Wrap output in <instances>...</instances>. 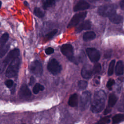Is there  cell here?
Wrapping results in <instances>:
<instances>
[{
	"label": "cell",
	"mask_w": 124,
	"mask_h": 124,
	"mask_svg": "<svg viewBox=\"0 0 124 124\" xmlns=\"http://www.w3.org/2000/svg\"><path fill=\"white\" fill-rule=\"evenodd\" d=\"M90 7V4L84 0H79V1L75 5L74 7L75 12L83 11L88 9Z\"/></svg>",
	"instance_id": "13"
},
{
	"label": "cell",
	"mask_w": 124,
	"mask_h": 124,
	"mask_svg": "<svg viewBox=\"0 0 124 124\" xmlns=\"http://www.w3.org/2000/svg\"><path fill=\"white\" fill-rule=\"evenodd\" d=\"M44 90V86L41 85L40 83H37L34 85V87L33 88L32 91L34 94H37L40 91H43Z\"/></svg>",
	"instance_id": "23"
},
{
	"label": "cell",
	"mask_w": 124,
	"mask_h": 124,
	"mask_svg": "<svg viewBox=\"0 0 124 124\" xmlns=\"http://www.w3.org/2000/svg\"><path fill=\"white\" fill-rule=\"evenodd\" d=\"M111 53H112V50L111 49H108L106 50L104 53V57L106 59L110 58L111 56Z\"/></svg>",
	"instance_id": "34"
},
{
	"label": "cell",
	"mask_w": 124,
	"mask_h": 124,
	"mask_svg": "<svg viewBox=\"0 0 124 124\" xmlns=\"http://www.w3.org/2000/svg\"><path fill=\"white\" fill-rule=\"evenodd\" d=\"M124 65L122 61H119L116 65L115 67V74L117 76L122 75L124 73Z\"/></svg>",
	"instance_id": "15"
},
{
	"label": "cell",
	"mask_w": 124,
	"mask_h": 124,
	"mask_svg": "<svg viewBox=\"0 0 124 124\" xmlns=\"http://www.w3.org/2000/svg\"><path fill=\"white\" fill-rule=\"evenodd\" d=\"M93 74V68L89 64H85L81 70V75L84 79H89Z\"/></svg>",
	"instance_id": "11"
},
{
	"label": "cell",
	"mask_w": 124,
	"mask_h": 124,
	"mask_svg": "<svg viewBox=\"0 0 124 124\" xmlns=\"http://www.w3.org/2000/svg\"><path fill=\"white\" fill-rule=\"evenodd\" d=\"M47 68L52 75H56L60 73L62 67L60 63L55 59H52L48 62Z\"/></svg>",
	"instance_id": "7"
},
{
	"label": "cell",
	"mask_w": 124,
	"mask_h": 124,
	"mask_svg": "<svg viewBox=\"0 0 124 124\" xmlns=\"http://www.w3.org/2000/svg\"><path fill=\"white\" fill-rule=\"evenodd\" d=\"M19 55V50L17 48H15L13 49L12 50L10 51L6 57L4 59L2 62L1 63L0 66V69H1V72H2V71L4 70L6 66L8 64H9L10 62H11L13 60H14L15 58L18 57Z\"/></svg>",
	"instance_id": "4"
},
{
	"label": "cell",
	"mask_w": 124,
	"mask_h": 124,
	"mask_svg": "<svg viewBox=\"0 0 124 124\" xmlns=\"http://www.w3.org/2000/svg\"><path fill=\"white\" fill-rule=\"evenodd\" d=\"M91 28V23L89 20L82 22L76 29V32H79L82 30H88Z\"/></svg>",
	"instance_id": "14"
},
{
	"label": "cell",
	"mask_w": 124,
	"mask_h": 124,
	"mask_svg": "<svg viewBox=\"0 0 124 124\" xmlns=\"http://www.w3.org/2000/svg\"><path fill=\"white\" fill-rule=\"evenodd\" d=\"M87 12H80L75 14L73 17L72 18L71 20L69 22L67 28H71L77 25L81 20L84 19V18L86 16Z\"/></svg>",
	"instance_id": "9"
},
{
	"label": "cell",
	"mask_w": 124,
	"mask_h": 124,
	"mask_svg": "<svg viewBox=\"0 0 124 124\" xmlns=\"http://www.w3.org/2000/svg\"><path fill=\"white\" fill-rule=\"evenodd\" d=\"M91 94L88 91H85L82 93L80 97L79 108L81 111L86 110L91 103Z\"/></svg>",
	"instance_id": "5"
},
{
	"label": "cell",
	"mask_w": 124,
	"mask_h": 124,
	"mask_svg": "<svg viewBox=\"0 0 124 124\" xmlns=\"http://www.w3.org/2000/svg\"><path fill=\"white\" fill-rule=\"evenodd\" d=\"M34 79H34V78L33 76H32V77H31L30 80V82H29V85H32L34 83V81H35V80H34Z\"/></svg>",
	"instance_id": "37"
},
{
	"label": "cell",
	"mask_w": 124,
	"mask_h": 124,
	"mask_svg": "<svg viewBox=\"0 0 124 124\" xmlns=\"http://www.w3.org/2000/svg\"><path fill=\"white\" fill-rule=\"evenodd\" d=\"M57 0H46L43 5V7L44 9H47L54 6Z\"/></svg>",
	"instance_id": "20"
},
{
	"label": "cell",
	"mask_w": 124,
	"mask_h": 124,
	"mask_svg": "<svg viewBox=\"0 0 124 124\" xmlns=\"http://www.w3.org/2000/svg\"><path fill=\"white\" fill-rule=\"evenodd\" d=\"M34 14L36 16L40 18L43 17L44 16V13L40 8L38 7H36L34 8Z\"/></svg>",
	"instance_id": "25"
},
{
	"label": "cell",
	"mask_w": 124,
	"mask_h": 124,
	"mask_svg": "<svg viewBox=\"0 0 124 124\" xmlns=\"http://www.w3.org/2000/svg\"><path fill=\"white\" fill-rule=\"evenodd\" d=\"M110 116H107L102 118L97 122L99 124H107L110 122Z\"/></svg>",
	"instance_id": "27"
},
{
	"label": "cell",
	"mask_w": 124,
	"mask_h": 124,
	"mask_svg": "<svg viewBox=\"0 0 124 124\" xmlns=\"http://www.w3.org/2000/svg\"><path fill=\"white\" fill-rule=\"evenodd\" d=\"M57 32H58V30H57V29H54V30H52V31L48 32L45 35V39L46 40V41L51 39L57 33Z\"/></svg>",
	"instance_id": "26"
},
{
	"label": "cell",
	"mask_w": 124,
	"mask_h": 124,
	"mask_svg": "<svg viewBox=\"0 0 124 124\" xmlns=\"http://www.w3.org/2000/svg\"><path fill=\"white\" fill-rule=\"evenodd\" d=\"M99 124L97 123H95V124Z\"/></svg>",
	"instance_id": "41"
},
{
	"label": "cell",
	"mask_w": 124,
	"mask_h": 124,
	"mask_svg": "<svg viewBox=\"0 0 124 124\" xmlns=\"http://www.w3.org/2000/svg\"><path fill=\"white\" fill-rule=\"evenodd\" d=\"M117 6L114 4H105L100 6L97 10L98 14L103 17H109L116 13Z\"/></svg>",
	"instance_id": "3"
},
{
	"label": "cell",
	"mask_w": 124,
	"mask_h": 124,
	"mask_svg": "<svg viewBox=\"0 0 124 124\" xmlns=\"http://www.w3.org/2000/svg\"><path fill=\"white\" fill-rule=\"evenodd\" d=\"M86 59V55L82 51L81 52L78 56V61L80 62H83Z\"/></svg>",
	"instance_id": "31"
},
{
	"label": "cell",
	"mask_w": 124,
	"mask_h": 124,
	"mask_svg": "<svg viewBox=\"0 0 124 124\" xmlns=\"http://www.w3.org/2000/svg\"><path fill=\"white\" fill-rule=\"evenodd\" d=\"M109 20L114 24H120L123 20V17L115 13L108 17Z\"/></svg>",
	"instance_id": "16"
},
{
	"label": "cell",
	"mask_w": 124,
	"mask_h": 124,
	"mask_svg": "<svg viewBox=\"0 0 124 124\" xmlns=\"http://www.w3.org/2000/svg\"><path fill=\"white\" fill-rule=\"evenodd\" d=\"M120 5L122 9L124 10V0H122L120 2Z\"/></svg>",
	"instance_id": "38"
},
{
	"label": "cell",
	"mask_w": 124,
	"mask_h": 124,
	"mask_svg": "<svg viewBox=\"0 0 124 124\" xmlns=\"http://www.w3.org/2000/svg\"><path fill=\"white\" fill-rule=\"evenodd\" d=\"M9 46L8 45H6V46H4L3 47H2L1 48H0V57L2 58L7 52V51H8V49H9Z\"/></svg>",
	"instance_id": "30"
},
{
	"label": "cell",
	"mask_w": 124,
	"mask_h": 124,
	"mask_svg": "<svg viewBox=\"0 0 124 124\" xmlns=\"http://www.w3.org/2000/svg\"><path fill=\"white\" fill-rule=\"evenodd\" d=\"M31 95V92L26 84L22 85L19 90V95L21 98L27 99Z\"/></svg>",
	"instance_id": "12"
},
{
	"label": "cell",
	"mask_w": 124,
	"mask_h": 124,
	"mask_svg": "<svg viewBox=\"0 0 124 124\" xmlns=\"http://www.w3.org/2000/svg\"></svg>",
	"instance_id": "43"
},
{
	"label": "cell",
	"mask_w": 124,
	"mask_h": 124,
	"mask_svg": "<svg viewBox=\"0 0 124 124\" xmlns=\"http://www.w3.org/2000/svg\"><path fill=\"white\" fill-rule=\"evenodd\" d=\"M86 51L88 56L92 62H96L99 60L100 54L99 51L96 48L89 47L86 49Z\"/></svg>",
	"instance_id": "10"
},
{
	"label": "cell",
	"mask_w": 124,
	"mask_h": 124,
	"mask_svg": "<svg viewBox=\"0 0 124 124\" xmlns=\"http://www.w3.org/2000/svg\"><path fill=\"white\" fill-rule=\"evenodd\" d=\"M117 101V97L116 95L113 93H111L109 95L108 100V108L112 107L116 103Z\"/></svg>",
	"instance_id": "19"
},
{
	"label": "cell",
	"mask_w": 124,
	"mask_h": 124,
	"mask_svg": "<svg viewBox=\"0 0 124 124\" xmlns=\"http://www.w3.org/2000/svg\"><path fill=\"white\" fill-rule=\"evenodd\" d=\"M115 83V81L114 79H109L107 83V87L108 88H110Z\"/></svg>",
	"instance_id": "33"
},
{
	"label": "cell",
	"mask_w": 124,
	"mask_h": 124,
	"mask_svg": "<svg viewBox=\"0 0 124 124\" xmlns=\"http://www.w3.org/2000/svg\"><path fill=\"white\" fill-rule=\"evenodd\" d=\"M115 63V61L114 60H112L109 63L108 68V76H111L113 74L114 72Z\"/></svg>",
	"instance_id": "24"
},
{
	"label": "cell",
	"mask_w": 124,
	"mask_h": 124,
	"mask_svg": "<svg viewBox=\"0 0 124 124\" xmlns=\"http://www.w3.org/2000/svg\"><path fill=\"white\" fill-rule=\"evenodd\" d=\"M101 70V66L100 63H95L93 67V73L96 74L99 73Z\"/></svg>",
	"instance_id": "28"
},
{
	"label": "cell",
	"mask_w": 124,
	"mask_h": 124,
	"mask_svg": "<svg viewBox=\"0 0 124 124\" xmlns=\"http://www.w3.org/2000/svg\"><path fill=\"white\" fill-rule=\"evenodd\" d=\"M31 72L37 76H40L43 73V66L41 63L38 60L32 62L29 67Z\"/></svg>",
	"instance_id": "8"
},
{
	"label": "cell",
	"mask_w": 124,
	"mask_h": 124,
	"mask_svg": "<svg viewBox=\"0 0 124 124\" xmlns=\"http://www.w3.org/2000/svg\"><path fill=\"white\" fill-rule=\"evenodd\" d=\"M110 111H111V109L110 108L108 107V108L105 109V111H104V114H108V113H109V112H110Z\"/></svg>",
	"instance_id": "39"
},
{
	"label": "cell",
	"mask_w": 124,
	"mask_h": 124,
	"mask_svg": "<svg viewBox=\"0 0 124 124\" xmlns=\"http://www.w3.org/2000/svg\"><path fill=\"white\" fill-rule=\"evenodd\" d=\"M78 103V95L76 93H74L72 94L68 101V104L69 106L72 107H76Z\"/></svg>",
	"instance_id": "17"
},
{
	"label": "cell",
	"mask_w": 124,
	"mask_h": 124,
	"mask_svg": "<svg viewBox=\"0 0 124 124\" xmlns=\"http://www.w3.org/2000/svg\"><path fill=\"white\" fill-rule=\"evenodd\" d=\"M95 36V33L93 31H87L84 33L83 38L84 41H88L94 39Z\"/></svg>",
	"instance_id": "18"
},
{
	"label": "cell",
	"mask_w": 124,
	"mask_h": 124,
	"mask_svg": "<svg viewBox=\"0 0 124 124\" xmlns=\"http://www.w3.org/2000/svg\"><path fill=\"white\" fill-rule=\"evenodd\" d=\"M93 82L94 84H96V85L99 84L100 82V78L99 77H96L93 79Z\"/></svg>",
	"instance_id": "36"
},
{
	"label": "cell",
	"mask_w": 124,
	"mask_h": 124,
	"mask_svg": "<svg viewBox=\"0 0 124 124\" xmlns=\"http://www.w3.org/2000/svg\"><path fill=\"white\" fill-rule=\"evenodd\" d=\"M124 120V115L123 114H118L112 118L113 124H117L121 122V121Z\"/></svg>",
	"instance_id": "22"
},
{
	"label": "cell",
	"mask_w": 124,
	"mask_h": 124,
	"mask_svg": "<svg viewBox=\"0 0 124 124\" xmlns=\"http://www.w3.org/2000/svg\"><path fill=\"white\" fill-rule=\"evenodd\" d=\"M87 82L85 80H79L78 82V86L80 89L84 90L87 86Z\"/></svg>",
	"instance_id": "29"
},
{
	"label": "cell",
	"mask_w": 124,
	"mask_h": 124,
	"mask_svg": "<svg viewBox=\"0 0 124 124\" xmlns=\"http://www.w3.org/2000/svg\"><path fill=\"white\" fill-rule=\"evenodd\" d=\"M20 65V59L18 57L13 60L8 66L5 76L9 78L15 77L17 74Z\"/></svg>",
	"instance_id": "2"
},
{
	"label": "cell",
	"mask_w": 124,
	"mask_h": 124,
	"mask_svg": "<svg viewBox=\"0 0 124 124\" xmlns=\"http://www.w3.org/2000/svg\"><path fill=\"white\" fill-rule=\"evenodd\" d=\"M9 38V35L7 33H5L2 34V35L0 37V47L1 48L4 46L6 42L8 41Z\"/></svg>",
	"instance_id": "21"
},
{
	"label": "cell",
	"mask_w": 124,
	"mask_h": 124,
	"mask_svg": "<svg viewBox=\"0 0 124 124\" xmlns=\"http://www.w3.org/2000/svg\"><path fill=\"white\" fill-rule=\"evenodd\" d=\"M54 49L52 47H47V48L45 50V53L47 54V55H50L52 53H53L54 52Z\"/></svg>",
	"instance_id": "35"
},
{
	"label": "cell",
	"mask_w": 124,
	"mask_h": 124,
	"mask_svg": "<svg viewBox=\"0 0 124 124\" xmlns=\"http://www.w3.org/2000/svg\"><path fill=\"white\" fill-rule=\"evenodd\" d=\"M106 95L102 90L96 91L93 95L91 109L93 113H97L100 112L104 108Z\"/></svg>",
	"instance_id": "1"
},
{
	"label": "cell",
	"mask_w": 124,
	"mask_h": 124,
	"mask_svg": "<svg viewBox=\"0 0 124 124\" xmlns=\"http://www.w3.org/2000/svg\"><path fill=\"white\" fill-rule=\"evenodd\" d=\"M13 84H14V82L11 79H8V80H7L5 82V85H6V86L7 87V88H11L13 86Z\"/></svg>",
	"instance_id": "32"
},
{
	"label": "cell",
	"mask_w": 124,
	"mask_h": 124,
	"mask_svg": "<svg viewBox=\"0 0 124 124\" xmlns=\"http://www.w3.org/2000/svg\"><path fill=\"white\" fill-rule=\"evenodd\" d=\"M106 0V1H108V0Z\"/></svg>",
	"instance_id": "42"
},
{
	"label": "cell",
	"mask_w": 124,
	"mask_h": 124,
	"mask_svg": "<svg viewBox=\"0 0 124 124\" xmlns=\"http://www.w3.org/2000/svg\"><path fill=\"white\" fill-rule=\"evenodd\" d=\"M61 51L62 54L66 56L71 62L77 63L76 60L74 57L73 48L70 44H64L61 47Z\"/></svg>",
	"instance_id": "6"
},
{
	"label": "cell",
	"mask_w": 124,
	"mask_h": 124,
	"mask_svg": "<svg viewBox=\"0 0 124 124\" xmlns=\"http://www.w3.org/2000/svg\"><path fill=\"white\" fill-rule=\"evenodd\" d=\"M24 4L25 5H26V6H29V4H28V3L27 2V1H25L24 2Z\"/></svg>",
	"instance_id": "40"
}]
</instances>
